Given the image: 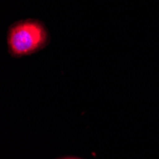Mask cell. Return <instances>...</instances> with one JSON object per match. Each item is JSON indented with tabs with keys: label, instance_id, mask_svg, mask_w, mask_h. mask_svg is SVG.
<instances>
[{
	"label": "cell",
	"instance_id": "1",
	"mask_svg": "<svg viewBox=\"0 0 159 159\" xmlns=\"http://www.w3.org/2000/svg\"><path fill=\"white\" fill-rule=\"evenodd\" d=\"M7 39L11 54L20 57L44 48L48 43V32L40 21L27 19L11 25Z\"/></svg>",
	"mask_w": 159,
	"mask_h": 159
},
{
	"label": "cell",
	"instance_id": "2",
	"mask_svg": "<svg viewBox=\"0 0 159 159\" xmlns=\"http://www.w3.org/2000/svg\"><path fill=\"white\" fill-rule=\"evenodd\" d=\"M63 159H78V158H63Z\"/></svg>",
	"mask_w": 159,
	"mask_h": 159
}]
</instances>
